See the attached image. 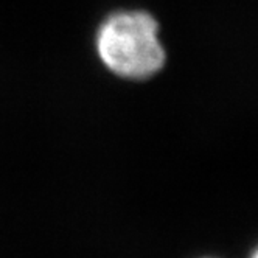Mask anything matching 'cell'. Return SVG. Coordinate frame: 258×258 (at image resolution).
<instances>
[{
	"label": "cell",
	"mask_w": 258,
	"mask_h": 258,
	"mask_svg": "<svg viewBox=\"0 0 258 258\" xmlns=\"http://www.w3.org/2000/svg\"><path fill=\"white\" fill-rule=\"evenodd\" d=\"M97 50L110 72L129 80L156 75L167 58L159 39V24L146 11L109 16L98 30Z\"/></svg>",
	"instance_id": "1"
},
{
	"label": "cell",
	"mask_w": 258,
	"mask_h": 258,
	"mask_svg": "<svg viewBox=\"0 0 258 258\" xmlns=\"http://www.w3.org/2000/svg\"><path fill=\"white\" fill-rule=\"evenodd\" d=\"M252 258H256V253L253 252V255H252Z\"/></svg>",
	"instance_id": "2"
}]
</instances>
